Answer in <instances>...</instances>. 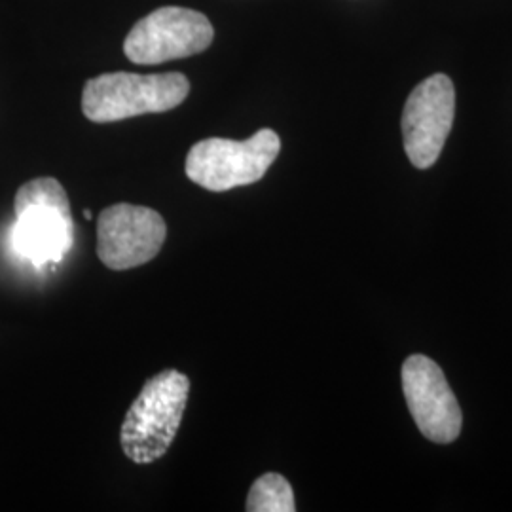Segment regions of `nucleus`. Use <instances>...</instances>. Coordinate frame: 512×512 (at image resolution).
Here are the masks:
<instances>
[{
	"label": "nucleus",
	"instance_id": "nucleus-1",
	"mask_svg": "<svg viewBox=\"0 0 512 512\" xmlns=\"http://www.w3.org/2000/svg\"><path fill=\"white\" fill-rule=\"evenodd\" d=\"M188 376L169 368L148 380L126 414L120 442L133 463L145 465L164 458L177 437L188 403Z\"/></svg>",
	"mask_w": 512,
	"mask_h": 512
},
{
	"label": "nucleus",
	"instance_id": "nucleus-2",
	"mask_svg": "<svg viewBox=\"0 0 512 512\" xmlns=\"http://www.w3.org/2000/svg\"><path fill=\"white\" fill-rule=\"evenodd\" d=\"M12 243L35 266L54 264L73 247L74 222L65 188L52 177L23 184L16 194Z\"/></svg>",
	"mask_w": 512,
	"mask_h": 512
},
{
	"label": "nucleus",
	"instance_id": "nucleus-3",
	"mask_svg": "<svg viewBox=\"0 0 512 512\" xmlns=\"http://www.w3.org/2000/svg\"><path fill=\"white\" fill-rule=\"evenodd\" d=\"M188 93L190 82L181 73L101 74L86 82L82 110L88 120L109 124L175 109Z\"/></svg>",
	"mask_w": 512,
	"mask_h": 512
},
{
	"label": "nucleus",
	"instance_id": "nucleus-4",
	"mask_svg": "<svg viewBox=\"0 0 512 512\" xmlns=\"http://www.w3.org/2000/svg\"><path fill=\"white\" fill-rule=\"evenodd\" d=\"M281 150L274 129H260L245 141L211 137L190 148L186 175L192 183L211 192H226L258 183Z\"/></svg>",
	"mask_w": 512,
	"mask_h": 512
},
{
	"label": "nucleus",
	"instance_id": "nucleus-5",
	"mask_svg": "<svg viewBox=\"0 0 512 512\" xmlns=\"http://www.w3.org/2000/svg\"><path fill=\"white\" fill-rule=\"evenodd\" d=\"M215 37L211 21L196 10L164 6L141 19L124 42L129 61L158 65L205 52Z\"/></svg>",
	"mask_w": 512,
	"mask_h": 512
},
{
	"label": "nucleus",
	"instance_id": "nucleus-6",
	"mask_svg": "<svg viewBox=\"0 0 512 512\" xmlns=\"http://www.w3.org/2000/svg\"><path fill=\"white\" fill-rule=\"evenodd\" d=\"M167 226L160 213L143 205L116 203L97 219V256L116 272L143 266L162 251Z\"/></svg>",
	"mask_w": 512,
	"mask_h": 512
},
{
	"label": "nucleus",
	"instance_id": "nucleus-7",
	"mask_svg": "<svg viewBox=\"0 0 512 512\" xmlns=\"http://www.w3.org/2000/svg\"><path fill=\"white\" fill-rule=\"evenodd\" d=\"M456 90L446 74H433L410 93L403 112L404 150L418 169H429L439 160L452 131Z\"/></svg>",
	"mask_w": 512,
	"mask_h": 512
},
{
	"label": "nucleus",
	"instance_id": "nucleus-8",
	"mask_svg": "<svg viewBox=\"0 0 512 512\" xmlns=\"http://www.w3.org/2000/svg\"><path fill=\"white\" fill-rule=\"evenodd\" d=\"M403 391L421 435L437 444L458 439L463 414L442 368L425 355H412L403 365Z\"/></svg>",
	"mask_w": 512,
	"mask_h": 512
},
{
	"label": "nucleus",
	"instance_id": "nucleus-9",
	"mask_svg": "<svg viewBox=\"0 0 512 512\" xmlns=\"http://www.w3.org/2000/svg\"><path fill=\"white\" fill-rule=\"evenodd\" d=\"M245 509L249 512H294V494L289 480L277 473L256 478L247 495Z\"/></svg>",
	"mask_w": 512,
	"mask_h": 512
}]
</instances>
